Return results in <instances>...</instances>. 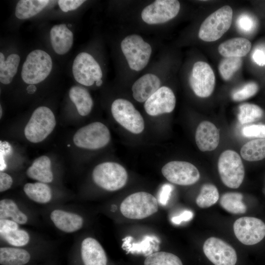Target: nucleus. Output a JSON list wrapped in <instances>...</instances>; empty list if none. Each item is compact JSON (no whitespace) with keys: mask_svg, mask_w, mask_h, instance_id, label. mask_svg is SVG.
<instances>
[{"mask_svg":"<svg viewBox=\"0 0 265 265\" xmlns=\"http://www.w3.org/2000/svg\"><path fill=\"white\" fill-rule=\"evenodd\" d=\"M53 67L50 55L41 50H35L26 56L23 63L21 77L25 82L29 84L39 83L50 74Z\"/></svg>","mask_w":265,"mask_h":265,"instance_id":"nucleus-1","label":"nucleus"},{"mask_svg":"<svg viewBox=\"0 0 265 265\" xmlns=\"http://www.w3.org/2000/svg\"><path fill=\"white\" fill-rule=\"evenodd\" d=\"M159 209L158 202L151 194L140 191L127 196L120 205L121 213L126 218L141 219L152 215Z\"/></svg>","mask_w":265,"mask_h":265,"instance_id":"nucleus-2","label":"nucleus"},{"mask_svg":"<svg viewBox=\"0 0 265 265\" xmlns=\"http://www.w3.org/2000/svg\"><path fill=\"white\" fill-rule=\"evenodd\" d=\"M55 125L53 111L48 107L40 106L33 112L25 128L24 134L29 141L39 143L49 135Z\"/></svg>","mask_w":265,"mask_h":265,"instance_id":"nucleus-3","label":"nucleus"},{"mask_svg":"<svg viewBox=\"0 0 265 265\" xmlns=\"http://www.w3.org/2000/svg\"><path fill=\"white\" fill-rule=\"evenodd\" d=\"M233 10L229 5H225L210 15L201 24L198 36L205 42L217 40L230 27Z\"/></svg>","mask_w":265,"mask_h":265,"instance_id":"nucleus-4","label":"nucleus"},{"mask_svg":"<svg viewBox=\"0 0 265 265\" xmlns=\"http://www.w3.org/2000/svg\"><path fill=\"white\" fill-rule=\"evenodd\" d=\"M92 179L99 187L108 191H115L125 186L128 174L125 168L120 164L105 162L94 168Z\"/></svg>","mask_w":265,"mask_h":265,"instance_id":"nucleus-5","label":"nucleus"},{"mask_svg":"<svg viewBox=\"0 0 265 265\" xmlns=\"http://www.w3.org/2000/svg\"><path fill=\"white\" fill-rule=\"evenodd\" d=\"M218 170L222 183L228 187L237 188L243 181V164L239 155L234 151L227 150L221 154Z\"/></svg>","mask_w":265,"mask_h":265,"instance_id":"nucleus-6","label":"nucleus"},{"mask_svg":"<svg viewBox=\"0 0 265 265\" xmlns=\"http://www.w3.org/2000/svg\"><path fill=\"white\" fill-rule=\"evenodd\" d=\"M121 48L131 69L139 71L147 65L152 48L140 36H127L121 42Z\"/></svg>","mask_w":265,"mask_h":265,"instance_id":"nucleus-7","label":"nucleus"},{"mask_svg":"<svg viewBox=\"0 0 265 265\" xmlns=\"http://www.w3.org/2000/svg\"><path fill=\"white\" fill-rule=\"evenodd\" d=\"M110 137L108 128L102 123L95 122L79 129L73 140L74 144L80 148L96 150L106 146Z\"/></svg>","mask_w":265,"mask_h":265,"instance_id":"nucleus-8","label":"nucleus"},{"mask_svg":"<svg viewBox=\"0 0 265 265\" xmlns=\"http://www.w3.org/2000/svg\"><path fill=\"white\" fill-rule=\"evenodd\" d=\"M111 110L114 119L128 131L134 134L143 131V118L130 101L124 99H116L111 105Z\"/></svg>","mask_w":265,"mask_h":265,"instance_id":"nucleus-9","label":"nucleus"},{"mask_svg":"<svg viewBox=\"0 0 265 265\" xmlns=\"http://www.w3.org/2000/svg\"><path fill=\"white\" fill-rule=\"evenodd\" d=\"M72 72L75 80L85 86H91L103 76L101 68L94 58L85 52L79 53L72 66Z\"/></svg>","mask_w":265,"mask_h":265,"instance_id":"nucleus-10","label":"nucleus"},{"mask_svg":"<svg viewBox=\"0 0 265 265\" xmlns=\"http://www.w3.org/2000/svg\"><path fill=\"white\" fill-rule=\"evenodd\" d=\"M233 229L238 240L247 245L257 244L265 237V223L254 217L244 216L238 219L234 224Z\"/></svg>","mask_w":265,"mask_h":265,"instance_id":"nucleus-11","label":"nucleus"},{"mask_svg":"<svg viewBox=\"0 0 265 265\" xmlns=\"http://www.w3.org/2000/svg\"><path fill=\"white\" fill-rule=\"evenodd\" d=\"M163 176L170 182L181 186L196 183L200 178V173L192 163L184 161H172L161 169Z\"/></svg>","mask_w":265,"mask_h":265,"instance_id":"nucleus-12","label":"nucleus"},{"mask_svg":"<svg viewBox=\"0 0 265 265\" xmlns=\"http://www.w3.org/2000/svg\"><path fill=\"white\" fill-rule=\"evenodd\" d=\"M189 82L196 95L201 98H207L213 91L215 75L209 64L204 61H197L193 65Z\"/></svg>","mask_w":265,"mask_h":265,"instance_id":"nucleus-13","label":"nucleus"},{"mask_svg":"<svg viewBox=\"0 0 265 265\" xmlns=\"http://www.w3.org/2000/svg\"><path fill=\"white\" fill-rule=\"evenodd\" d=\"M180 9L178 0H157L143 9L141 18L148 24H162L175 18Z\"/></svg>","mask_w":265,"mask_h":265,"instance_id":"nucleus-14","label":"nucleus"},{"mask_svg":"<svg viewBox=\"0 0 265 265\" xmlns=\"http://www.w3.org/2000/svg\"><path fill=\"white\" fill-rule=\"evenodd\" d=\"M203 251L207 258L214 265H235L237 255L235 250L224 240L211 237L204 242Z\"/></svg>","mask_w":265,"mask_h":265,"instance_id":"nucleus-15","label":"nucleus"},{"mask_svg":"<svg viewBox=\"0 0 265 265\" xmlns=\"http://www.w3.org/2000/svg\"><path fill=\"white\" fill-rule=\"evenodd\" d=\"M176 105V98L172 90L167 86L160 87L145 102L147 113L157 116L172 112Z\"/></svg>","mask_w":265,"mask_h":265,"instance_id":"nucleus-16","label":"nucleus"},{"mask_svg":"<svg viewBox=\"0 0 265 265\" xmlns=\"http://www.w3.org/2000/svg\"><path fill=\"white\" fill-rule=\"evenodd\" d=\"M195 137L200 150L203 152L211 151L218 146L220 134L218 129L213 123L204 121L198 125Z\"/></svg>","mask_w":265,"mask_h":265,"instance_id":"nucleus-17","label":"nucleus"},{"mask_svg":"<svg viewBox=\"0 0 265 265\" xmlns=\"http://www.w3.org/2000/svg\"><path fill=\"white\" fill-rule=\"evenodd\" d=\"M81 257L84 265H107L106 252L95 238H86L81 244Z\"/></svg>","mask_w":265,"mask_h":265,"instance_id":"nucleus-18","label":"nucleus"},{"mask_svg":"<svg viewBox=\"0 0 265 265\" xmlns=\"http://www.w3.org/2000/svg\"><path fill=\"white\" fill-rule=\"evenodd\" d=\"M159 78L152 74H146L136 80L132 90L133 98L138 102H146L159 88Z\"/></svg>","mask_w":265,"mask_h":265,"instance_id":"nucleus-19","label":"nucleus"},{"mask_svg":"<svg viewBox=\"0 0 265 265\" xmlns=\"http://www.w3.org/2000/svg\"><path fill=\"white\" fill-rule=\"evenodd\" d=\"M50 218L59 230L68 233L80 229L83 220L80 215L61 210H54L50 214Z\"/></svg>","mask_w":265,"mask_h":265,"instance_id":"nucleus-20","label":"nucleus"},{"mask_svg":"<svg viewBox=\"0 0 265 265\" xmlns=\"http://www.w3.org/2000/svg\"><path fill=\"white\" fill-rule=\"evenodd\" d=\"M50 36L53 49L57 54H64L72 48L73 34L65 24L53 26L50 30Z\"/></svg>","mask_w":265,"mask_h":265,"instance_id":"nucleus-21","label":"nucleus"},{"mask_svg":"<svg viewBox=\"0 0 265 265\" xmlns=\"http://www.w3.org/2000/svg\"><path fill=\"white\" fill-rule=\"evenodd\" d=\"M251 48V42L242 37L233 38L221 44L218 48L219 53L225 57H242L246 55Z\"/></svg>","mask_w":265,"mask_h":265,"instance_id":"nucleus-22","label":"nucleus"},{"mask_svg":"<svg viewBox=\"0 0 265 265\" xmlns=\"http://www.w3.org/2000/svg\"><path fill=\"white\" fill-rule=\"evenodd\" d=\"M51 161L46 156L36 159L26 170L27 176L33 180L43 183H50L53 180V174L51 169Z\"/></svg>","mask_w":265,"mask_h":265,"instance_id":"nucleus-23","label":"nucleus"},{"mask_svg":"<svg viewBox=\"0 0 265 265\" xmlns=\"http://www.w3.org/2000/svg\"><path fill=\"white\" fill-rule=\"evenodd\" d=\"M69 98L81 116L87 115L91 111L93 102L88 91L83 87L73 86L69 90Z\"/></svg>","mask_w":265,"mask_h":265,"instance_id":"nucleus-24","label":"nucleus"},{"mask_svg":"<svg viewBox=\"0 0 265 265\" xmlns=\"http://www.w3.org/2000/svg\"><path fill=\"white\" fill-rule=\"evenodd\" d=\"M30 255L25 249L15 247H0L1 265H24L30 261Z\"/></svg>","mask_w":265,"mask_h":265,"instance_id":"nucleus-25","label":"nucleus"},{"mask_svg":"<svg viewBox=\"0 0 265 265\" xmlns=\"http://www.w3.org/2000/svg\"><path fill=\"white\" fill-rule=\"evenodd\" d=\"M50 2L48 0H21L16 6L15 16L19 19L30 18L41 12Z\"/></svg>","mask_w":265,"mask_h":265,"instance_id":"nucleus-26","label":"nucleus"},{"mask_svg":"<svg viewBox=\"0 0 265 265\" xmlns=\"http://www.w3.org/2000/svg\"><path fill=\"white\" fill-rule=\"evenodd\" d=\"M24 191L29 199L40 204L49 202L52 197L50 187L47 184L39 182L26 184Z\"/></svg>","mask_w":265,"mask_h":265,"instance_id":"nucleus-27","label":"nucleus"},{"mask_svg":"<svg viewBox=\"0 0 265 265\" xmlns=\"http://www.w3.org/2000/svg\"><path fill=\"white\" fill-rule=\"evenodd\" d=\"M240 155L244 159L249 161L265 159V138H258L246 143L241 148Z\"/></svg>","mask_w":265,"mask_h":265,"instance_id":"nucleus-28","label":"nucleus"},{"mask_svg":"<svg viewBox=\"0 0 265 265\" xmlns=\"http://www.w3.org/2000/svg\"><path fill=\"white\" fill-rule=\"evenodd\" d=\"M10 218L18 224H25L28 220L27 216L21 211L15 202L11 199L0 201V219Z\"/></svg>","mask_w":265,"mask_h":265,"instance_id":"nucleus-29","label":"nucleus"},{"mask_svg":"<svg viewBox=\"0 0 265 265\" xmlns=\"http://www.w3.org/2000/svg\"><path fill=\"white\" fill-rule=\"evenodd\" d=\"M243 195L238 192H227L220 199V206L227 212L232 214H242L247 208L242 202Z\"/></svg>","mask_w":265,"mask_h":265,"instance_id":"nucleus-30","label":"nucleus"},{"mask_svg":"<svg viewBox=\"0 0 265 265\" xmlns=\"http://www.w3.org/2000/svg\"><path fill=\"white\" fill-rule=\"evenodd\" d=\"M19 55L12 53L8 55L3 64L0 65V81L4 84L11 83L17 73L20 63Z\"/></svg>","mask_w":265,"mask_h":265,"instance_id":"nucleus-31","label":"nucleus"},{"mask_svg":"<svg viewBox=\"0 0 265 265\" xmlns=\"http://www.w3.org/2000/svg\"><path fill=\"white\" fill-rule=\"evenodd\" d=\"M219 197L217 187L212 184H206L202 186L200 192L196 198V203L199 207L207 208L215 204Z\"/></svg>","mask_w":265,"mask_h":265,"instance_id":"nucleus-32","label":"nucleus"},{"mask_svg":"<svg viewBox=\"0 0 265 265\" xmlns=\"http://www.w3.org/2000/svg\"><path fill=\"white\" fill-rule=\"evenodd\" d=\"M263 114L264 111L259 106L253 104L244 103L239 106L238 119L242 124H248L260 119Z\"/></svg>","mask_w":265,"mask_h":265,"instance_id":"nucleus-33","label":"nucleus"},{"mask_svg":"<svg viewBox=\"0 0 265 265\" xmlns=\"http://www.w3.org/2000/svg\"><path fill=\"white\" fill-rule=\"evenodd\" d=\"M144 265H183L176 255L166 252H157L149 255L145 260Z\"/></svg>","mask_w":265,"mask_h":265,"instance_id":"nucleus-34","label":"nucleus"},{"mask_svg":"<svg viewBox=\"0 0 265 265\" xmlns=\"http://www.w3.org/2000/svg\"><path fill=\"white\" fill-rule=\"evenodd\" d=\"M241 57H224L220 61L218 70L222 79L228 80L233 76L242 65Z\"/></svg>","mask_w":265,"mask_h":265,"instance_id":"nucleus-35","label":"nucleus"},{"mask_svg":"<svg viewBox=\"0 0 265 265\" xmlns=\"http://www.w3.org/2000/svg\"><path fill=\"white\" fill-rule=\"evenodd\" d=\"M1 237L9 244L17 247L26 245L29 241L28 233L19 228L0 234Z\"/></svg>","mask_w":265,"mask_h":265,"instance_id":"nucleus-36","label":"nucleus"},{"mask_svg":"<svg viewBox=\"0 0 265 265\" xmlns=\"http://www.w3.org/2000/svg\"><path fill=\"white\" fill-rule=\"evenodd\" d=\"M259 90L258 85L255 82H250L235 91L232 95L233 100L241 101L255 95Z\"/></svg>","mask_w":265,"mask_h":265,"instance_id":"nucleus-37","label":"nucleus"},{"mask_svg":"<svg viewBox=\"0 0 265 265\" xmlns=\"http://www.w3.org/2000/svg\"><path fill=\"white\" fill-rule=\"evenodd\" d=\"M237 24L238 29L244 33L253 31L256 26L254 18L246 14H242L238 17Z\"/></svg>","mask_w":265,"mask_h":265,"instance_id":"nucleus-38","label":"nucleus"},{"mask_svg":"<svg viewBox=\"0 0 265 265\" xmlns=\"http://www.w3.org/2000/svg\"><path fill=\"white\" fill-rule=\"evenodd\" d=\"M242 133L247 137L265 138V124H255L246 126L242 129Z\"/></svg>","mask_w":265,"mask_h":265,"instance_id":"nucleus-39","label":"nucleus"},{"mask_svg":"<svg viewBox=\"0 0 265 265\" xmlns=\"http://www.w3.org/2000/svg\"><path fill=\"white\" fill-rule=\"evenodd\" d=\"M84 1L83 0H59L57 2L61 10L67 12L77 9Z\"/></svg>","mask_w":265,"mask_h":265,"instance_id":"nucleus-40","label":"nucleus"},{"mask_svg":"<svg viewBox=\"0 0 265 265\" xmlns=\"http://www.w3.org/2000/svg\"><path fill=\"white\" fill-rule=\"evenodd\" d=\"M0 171L2 172L6 167L5 157L11 152V147L6 141H0Z\"/></svg>","mask_w":265,"mask_h":265,"instance_id":"nucleus-41","label":"nucleus"},{"mask_svg":"<svg viewBox=\"0 0 265 265\" xmlns=\"http://www.w3.org/2000/svg\"><path fill=\"white\" fill-rule=\"evenodd\" d=\"M172 190L173 186L170 184H166L162 186L159 194V201L161 205L167 204Z\"/></svg>","mask_w":265,"mask_h":265,"instance_id":"nucleus-42","label":"nucleus"},{"mask_svg":"<svg viewBox=\"0 0 265 265\" xmlns=\"http://www.w3.org/2000/svg\"><path fill=\"white\" fill-rule=\"evenodd\" d=\"M13 184V179L8 174L0 173V191L3 192L9 189Z\"/></svg>","mask_w":265,"mask_h":265,"instance_id":"nucleus-43","label":"nucleus"},{"mask_svg":"<svg viewBox=\"0 0 265 265\" xmlns=\"http://www.w3.org/2000/svg\"><path fill=\"white\" fill-rule=\"evenodd\" d=\"M18 228V223L12 220L8 219H0V234Z\"/></svg>","mask_w":265,"mask_h":265,"instance_id":"nucleus-44","label":"nucleus"},{"mask_svg":"<svg viewBox=\"0 0 265 265\" xmlns=\"http://www.w3.org/2000/svg\"><path fill=\"white\" fill-rule=\"evenodd\" d=\"M193 216V213L191 211H185L178 216H175L171 218L172 222L176 224H180L182 221H188L190 220Z\"/></svg>","mask_w":265,"mask_h":265,"instance_id":"nucleus-45","label":"nucleus"},{"mask_svg":"<svg viewBox=\"0 0 265 265\" xmlns=\"http://www.w3.org/2000/svg\"><path fill=\"white\" fill-rule=\"evenodd\" d=\"M252 59L258 65H265V51L262 49H256L253 53Z\"/></svg>","mask_w":265,"mask_h":265,"instance_id":"nucleus-46","label":"nucleus"},{"mask_svg":"<svg viewBox=\"0 0 265 265\" xmlns=\"http://www.w3.org/2000/svg\"><path fill=\"white\" fill-rule=\"evenodd\" d=\"M27 90L28 91V92H34L36 90V87L31 84L27 87Z\"/></svg>","mask_w":265,"mask_h":265,"instance_id":"nucleus-47","label":"nucleus"},{"mask_svg":"<svg viewBox=\"0 0 265 265\" xmlns=\"http://www.w3.org/2000/svg\"><path fill=\"white\" fill-rule=\"evenodd\" d=\"M102 83H103V80L101 79V80H97L96 81V85L97 86H101L102 85Z\"/></svg>","mask_w":265,"mask_h":265,"instance_id":"nucleus-48","label":"nucleus"},{"mask_svg":"<svg viewBox=\"0 0 265 265\" xmlns=\"http://www.w3.org/2000/svg\"><path fill=\"white\" fill-rule=\"evenodd\" d=\"M1 113H2L1 106H0V117H1Z\"/></svg>","mask_w":265,"mask_h":265,"instance_id":"nucleus-49","label":"nucleus"}]
</instances>
